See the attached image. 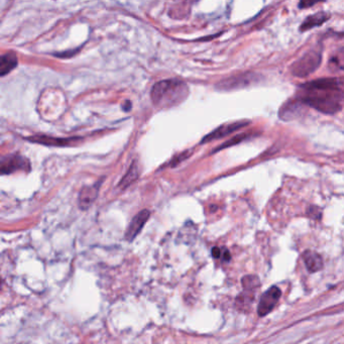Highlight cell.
Returning <instances> with one entry per match:
<instances>
[{"instance_id":"cell-8","label":"cell","mask_w":344,"mask_h":344,"mask_svg":"<svg viewBox=\"0 0 344 344\" xmlns=\"http://www.w3.org/2000/svg\"><path fill=\"white\" fill-rule=\"evenodd\" d=\"M0 262V310H2L11 300V286L9 285V273L3 270Z\"/></svg>"},{"instance_id":"cell-1","label":"cell","mask_w":344,"mask_h":344,"mask_svg":"<svg viewBox=\"0 0 344 344\" xmlns=\"http://www.w3.org/2000/svg\"><path fill=\"white\" fill-rule=\"evenodd\" d=\"M296 98L324 114H335L342 109L343 83L338 78L314 80L301 85Z\"/></svg>"},{"instance_id":"cell-19","label":"cell","mask_w":344,"mask_h":344,"mask_svg":"<svg viewBox=\"0 0 344 344\" xmlns=\"http://www.w3.org/2000/svg\"><path fill=\"white\" fill-rule=\"evenodd\" d=\"M189 155H190V153H182V154H180L179 156L175 157V159H174L173 161H172V167H175V166H177L179 163H181L182 161H184V160L187 159V157H188Z\"/></svg>"},{"instance_id":"cell-20","label":"cell","mask_w":344,"mask_h":344,"mask_svg":"<svg viewBox=\"0 0 344 344\" xmlns=\"http://www.w3.org/2000/svg\"><path fill=\"white\" fill-rule=\"evenodd\" d=\"M221 256L223 257V261H225V262H229L231 260V254L227 248L221 249Z\"/></svg>"},{"instance_id":"cell-22","label":"cell","mask_w":344,"mask_h":344,"mask_svg":"<svg viewBox=\"0 0 344 344\" xmlns=\"http://www.w3.org/2000/svg\"><path fill=\"white\" fill-rule=\"evenodd\" d=\"M316 3H317V2H311V1H310V2H306V1H302V2L299 3V7H300V8H303V7H304V8H307L308 6H312V5L316 4Z\"/></svg>"},{"instance_id":"cell-6","label":"cell","mask_w":344,"mask_h":344,"mask_svg":"<svg viewBox=\"0 0 344 344\" xmlns=\"http://www.w3.org/2000/svg\"><path fill=\"white\" fill-rule=\"evenodd\" d=\"M249 121H235V122H228L225 124H222L221 126L217 127L216 130H214L213 132H211L210 134H208L207 135H205L201 141V143H205V142H210L213 140L216 139H220L222 137H225L229 134H231L232 133L240 130V128L246 127L249 124Z\"/></svg>"},{"instance_id":"cell-16","label":"cell","mask_w":344,"mask_h":344,"mask_svg":"<svg viewBox=\"0 0 344 344\" xmlns=\"http://www.w3.org/2000/svg\"><path fill=\"white\" fill-rule=\"evenodd\" d=\"M249 136H250V134H248V133H243V134H237V135L231 137L230 139H228L227 141L223 142L222 145H220L217 149H215V150L213 151V153H217V152H219V151H221V150H224V149H227V148L233 147V146L237 145V143H239V142H241V141H243V140H246V139L248 138Z\"/></svg>"},{"instance_id":"cell-17","label":"cell","mask_w":344,"mask_h":344,"mask_svg":"<svg viewBox=\"0 0 344 344\" xmlns=\"http://www.w3.org/2000/svg\"><path fill=\"white\" fill-rule=\"evenodd\" d=\"M241 283L243 288H245V291H248V292H252L253 290L260 288L261 286L260 279L256 276H246L242 279Z\"/></svg>"},{"instance_id":"cell-11","label":"cell","mask_w":344,"mask_h":344,"mask_svg":"<svg viewBox=\"0 0 344 344\" xmlns=\"http://www.w3.org/2000/svg\"><path fill=\"white\" fill-rule=\"evenodd\" d=\"M303 260L310 273H316L323 268L322 256L315 251L306 250L303 252Z\"/></svg>"},{"instance_id":"cell-18","label":"cell","mask_w":344,"mask_h":344,"mask_svg":"<svg viewBox=\"0 0 344 344\" xmlns=\"http://www.w3.org/2000/svg\"><path fill=\"white\" fill-rule=\"evenodd\" d=\"M252 301H253V296L251 294L247 295V293H243L236 298V306H239V308H242L247 304H251Z\"/></svg>"},{"instance_id":"cell-9","label":"cell","mask_w":344,"mask_h":344,"mask_svg":"<svg viewBox=\"0 0 344 344\" xmlns=\"http://www.w3.org/2000/svg\"><path fill=\"white\" fill-rule=\"evenodd\" d=\"M28 163L21 156H11L6 160L0 161V174H11L13 172L24 170Z\"/></svg>"},{"instance_id":"cell-3","label":"cell","mask_w":344,"mask_h":344,"mask_svg":"<svg viewBox=\"0 0 344 344\" xmlns=\"http://www.w3.org/2000/svg\"><path fill=\"white\" fill-rule=\"evenodd\" d=\"M321 61V53L317 50H310L293 63L291 67L292 74L299 78L307 77L318 69Z\"/></svg>"},{"instance_id":"cell-4","label":"cell","mask_w":344,"mask_h":344,"mask_svg":"<svg viewBox=\"0 0 344 344\" xmlns=\"http://www.w3.org/2000/svg\"><path fill=\"white\" fill-rule=\"evenodd\" d=\"M254 81H256V74H240L222 80L216 85V88L220 91H231L239 88H245Z\"/></svg>"},{"instance_id":"cell-2","label":"cell","mask_w":344,"mask_h":344,"mask_svg":"<svg viewBox=\"0 0 344 344\" xmlns=\"http://www.w3.org/2000/svg\"><path fill=\"white\" fill-rule=\"evenodd\" d=\"M189 87L182 80L168 79L153 85L151 92L152 101L159 109H170L183 103L189 96Z\"/></svg>"},{"instance_id":"cell-10","label":"cell","mask_w":344,"mask_h":344,"mask_svg":"<svg viewBox=\"0 0 344 344\" xmlns=\"http://www.w3.org/2000/svg\"><path fill=\"white\" fill-rule=\"evenodd\" d=\"M305 106L302 102L300 101L298 98H295L294 100H290L289 102H287L282 109L280 110V116L282 119L285 120H290L298 117L299 114L302 112V108Z\"/></svg>"},{"instance_id":"cell-7","label":"cell","mask_w":344,"mask_h":344,"mask_svg":"<svg viewBox=\"0 0 344 344\" xmlns=\"http://www.w3.org/2000/svg\"><path fill=\"white\" fill-rule=\"evenodd\" d=\"M151 212L147 209L140 211L135 215L125 232V239L127 241H133L137 236V234L141 231L142 227L145 226V224L149 220Z\"/></svg>"},{"instance_id":"cell-5","label":"cell","mask_w":344,"mask_h":344,"mask_svg":"<svg viewBox=\"0 0 344 344\" xmlns=\"http://www.w3.org/2000/svg\"><path fill=\"white\" fill-rule=\"evenodd\" d=\"M280 298L281 290L276 286L271 287V288L266 291L260 300L259 306H257V313H259L260 316L264 317L273 311L277 306Z\"/></svg>"},{"instance_id":"cell-13","label":"cell","mask_w":344,"mask_h":344,"mask_svg":"<svg viewBox=\"0 0 344 344\" xmlns=\"http://www.w3.org/2000/svg\"><path fill=\"white\" fill-rule=\"evenodd\" d=\"M18 66L17 55L10 52L0 56V77L9 74Z\"/></svg>"},{"instance_id":"cell-14","label":"cell","mask_w":344,"mask_h":344,"mask_svg":"<svg viewBox=\"0 0 344 344\" xmlns=\"http://www.w3.org/2000/svg\"><path fill=\"white\" fill-rule=\"evenodd\" d=\"M97 196V187L85 188L81 191L79 196V205L82 209L88 208Z\"/></svg>"},{"instance_id":"cell-12","label":"cell","mask_w":344,"mask_h":344,"mask_svg":"<svg viewBox=\"0 0 344 344\" xmlns=\"http://www.w3.org/2000/svg\"><path fill=\"white\" fill-rule=\"evenodd\" d=\"M329 18V14L327 12H317L314 13L312 16H309L300 26V31L305 32L308 30H311V28H314L316 26L322 25Z\"/></svg>"},{"instance_id":"cell-21","label":"cell","mask_w":344,"mask_h":344,"mask_svg":"<svg viewBox=\"0 0 344 344\" xmlns=\"http://www.w3.org/2000/svg\"><path fill=\"white\" fill-rule=\"evenodd\" d=\"M211 253H212V256L214 257V259H219V257L221 256V249L217 247H215L212 248Z\"/></svg>"},{"instance_id":"cell-15","label":"cell","mask_w":344,"mask_h":344,"mask_svg":"<svg viewBox=\"0 0 344 344\" xmlns=\"http://www.w3.org/2000/svg\"><path fill=\"white\" fill-rule=\"evenodd\" d=\"M138 175H139V173H138L137 165H136V163H133L132 167L127 172V174L121 180L119 186L122 188H127L131 184H133L134 181H136V179L138 178Z\"/></svg>"}]
</instances>
